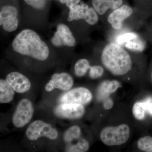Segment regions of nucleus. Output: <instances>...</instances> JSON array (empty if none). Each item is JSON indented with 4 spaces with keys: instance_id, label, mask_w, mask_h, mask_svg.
I'll return each mask as SVG.
<instances>
[{
    "instance_id": "1",
    "label": "nucleus",
    "mask_w": 152,
    "mask_h": 152,
    "mask_svg": "<svg viewBox=\"0 0 152 152\" xmlns=\"http://www.w3.org/2000/svg\"><path fill=\"white\" fill-rule=\"evenodd\" d=\"M12 45L14 51L38 61H45L50 55L47 44L37 33L30 29L20 32L14 38Z\"/></svg>"
},
{
    "instance_id": "2",
    "label": "nucleus",
    "mask_w": 152,
    "mask_h": 152,
    "mask_svg": "<svg viewBox=\"0 0 152 152\" xmlns=\"http://www.w3.org/2000/svg\"><path fill=\"white\" fill-rule=\"evenodd\" d=\"M102 61L106 69L117 76L127 73L132 65L129 54L115 43L109 44L105 47L102 53Z\"/></svg>"
},
{
    "instance_id": "3",
    "label": "nucleus",
    "mask_w": 152,
    "mask_h": 152,
    "mask_svg": "<svg viewBox=\"0 0 152 152\" xmlns=\"http://www.w3.org/2000/svg\"><path fill=\"white\" fill-rule=\"evenodd\" d=\"M130 133L129 126L124 124L115 127H107L101 132L100 139L107 145H120L127 141Z\"/></svg>"
},
{
    "instance_id": "4",
    "label": "nucleus",
    "mask_w": 152,
    "mask_h": 152,
    "mask_svg": "<svg viewBox=\"0 0 152 152\" xmlns=\"http://www.w3.org/2000/svg\"><path fill=\"white\" fill-rule=\"evenodd\" d=\"M26 135L31 141H36L42 137L55 140L58 137V133L50 124L41 120H37L31 123L27 128Z\"/></svg>"
},
{
    "instance_id": "5",
    "label": "nucleus",
    "mask_w": 152,
    "mask_h": 152,
    "mask_svg": "<svg viewBox=\"0 0 152 152\" xmlns=\"http://www.w3.org/2000/svg\"><path fill=\"white\" fill-rule=\"evenodd\" d=\"M34 112L33 104L29 100L26 99L21 100L13 115L12 121L14 126L20 128L27 124L31 120Z\"/></svg>"
},
{
    "instance_id": "6",
    "label": "nucleus",
    "mask_w": 152,
    "mask_h": 152,
    "mask_svg": "<svg viewBox=\"0 0 152 152\" xmlns=\"http://www.w3.org/2000/svg\"><path fill=\"white\" fill-rule=\"evenodd\" d=\"M18 11L15 7L5 5L1 8L0 11V26L8 32H12L19 26Z\"/></svg>"
},
{
    "instance_id": "7",
    "label": "nucleus",
    "mask_w": 152,
    "mask_h": 152,
    "mask_svg": "<svg viewBox=\"0 0 152 152\" xmlns=\"http://www.w3.org/2000/svg\"><path fill=\"white\" fill-rule=\"evenodd\" d=\"M92 99V95L89 90L83 87L75 88L62 95L60 97L61 103H76L86 104Z\"/></svg>"
},
{
    "instance_id": "8",
    "label": "nucleus",
    "mask_w": 152,
    "mask_h": 152,
    "mask_svg": "<svg viewBox=\"0 0 152 152\" xmlns=\"http://www.w3.org/2000/svg\"><path fill=\"white\" fill-rule=\"evenodd\" d=\"M52 43L56 47H73L76 41L70 29L67 25L60 23L51 39Z\"/></svg>"
},
{
    "instance_id": "9",
    "label": "nucleus",
    "mask_w": 152,
    "mask_h": 152,
    "mask_svg": "<svg viewBox=\"0 0 152 152\" xmlns=\"http://www.w3.org/2000/svg\"><path fill=\"white\" fill-rule=\"evenodd\" d=\"M57 116L64 118L75 119L83 116L85 108L83 104L76 103H61L55 110Z\"/></svg>"
},
{
    "instance_id": "10",
    "label": "nucleus",
    "mask_w": 152,
    "mask_h": 152,
    "mask_svg": "<svg viewBox=\"0 0 152 152\" xmlns=\"http://www.w3.org/2000/svg\"><path fill=\"white\" fill-rule=\"evenodd\" d=\"M73 84V79L69 74L65 72L56 73L53 75L50 80L46 85L45 89L48 92L56 88L65 91L70 90Z\"/></svg>"
},
{
    "instance_id": "11",
    "label": "nucleus",
    "mask_w": 152,
    "mask_h": 152,
    "mask_svg": "<svg viewBox=\"0 0 152 152\" xmlns=\"http://www.w3.org/2000/svg\"><path fill=\"white\" fill-rule=\"evenodd\" d=\"M6 80L14 91L19 94L27 92L31 86L29 80L19 72L10 73L6 77Z\"/></svg>"
},
{
    "instance_id": "12",
    "label": "nucleus",
    "mask_w": 152,
    "mask_h": 152,
    "mask_svg": "<svg viewBox=\"0 0 152 152\" xmlns=\"http://www.w3.org/2000/svg\"><path fill=\"white\" fill-rule=\"evenodd\" d=\"M133 9L127 5H122L111 13L108 18V21L112 27L119 30L122 27L123 22L132 14Z\"/></svg>"
},
{
    "instance_id": "13",
    "label": "nucleus",
    "mask_w": 152,
    "mask_h": 152,
    "mask_svg": "<svg viewBox=\"0 0 152 152\" xmlns=\"http://www.w3.org/2000/svg\"><path fill=\"white\" fill-rule=\"evenodd\" d=\"M93 7L98 14L103 15L109 9L115 10L122 5L123 0H91Z\"/></svg>"
},
{
    "instance_id": "14",
    "label": "nucleus",
    "mask_w": 152,
    "mask_h": 152,
    "mask_svg": "<svg viewBox=\"0 0 152 152\" xmlns=\"http://www.w3.org/2000/svg\"><path fill=\"white\" fill-rule=\"evenodd\" d=\"M15 91L6 80H0V103H9L13 100Z\"/></svg>"
},
{
    "instance_id": "15",
    "label": "nucleus",
    "mask_w": 152,
    "mask_h": 152,
    "mask_svg": "<svg viewBox=\"0 0 152 152\" xmlns=\"http://www.w3.org/2000/svg\"><path fill=\"white\" fill-rule=\"evenodd\" d=\"M89 7L85 4H78L69 9L68 14V20L72 22L74 20H85L86 16Z\"/></svg>"
},
{
    "instance_id": "16",
    "label": "nucleus",
    "mask_w": 152,
    "mask_h": 152,
    "mask_svg": "<svg viewBox=\"0 0 152 152\" xmlns=\"http://www.w3.org/2000/svg\"><path fill=\"white\" fill-rule=\"evenodd\" d=\"M124 45L132 50L142 52L145 48V44L138 36H136L125 43Z\"/></svg>"
},
{
    "instance_id": "17",
    "label": "nucleus",
    "mask_w": 152,
    "mask_h": 152,
    "mask_svg": "<svg viewBox=\"0 0 152 152\" xmlns=\"http://www.w3.org/2000/svg\"><path fill=\"white\" fill-rule=\"evenodd\" d=\"M89 148V144L86 140L84 139H79L75 144L69 145L66 148L67 152H86Z\"/></svg>"
},
{
    "instance_id": "18",
    "label": "nucleus",
    "mask_w": 152,
    "mask_h": 152,
    "mask_svg": "<svg viewBox=\"0 0 152 152\" xmlns=\"http://www.w3.org/2000/svg\"><path fill=\"white\" fill-rule=\"evenodd\" d=\"M89 62L86 59L82 58L77 61L75 66V73L77 77H83L89 69Z\"/></svg>"
},
{
    "instance_id": "19",
    "label": "nucleus",
    "mask_w": 152,
    "mask_h": 152,
    "mask_svg": "<svg viewBox=\"0 0 152 152\" xmlns=\"http://www.w3.org/2000/svg\"><path fill=\"white\" fill-rule=\"evenodd\" d=\"M81 134L80 129L77 126H73L66 131L64 134V140L67 143H71L80 138Z\"/></svg>"
},
{
    "instance_id": "20",
    "label": "nucleus",
    "mask_w": 152,
    "mask_h": 152,
    "mask_svg": "<svg viewBox=\"0 0 152 152\" xmlns=\"http://www.w3.org/2000/svg\"><path fill=\"white\" fill-rule=\"evenodd\" d=\"M137 146L143 151L152 152V137L145 136L141 138L137 142Z\"/></svg>"
},
{
    "instance_id": "21",
    "label": "nucleus",
    "mask_w": 152,
    "mask_h": 152,
    "mask_svg": "<svg viewBox=\"0 0 152 152\" xmlns=\"http://www.w3.org/2000/svg\"><path fill=\"white\" fill-rule=\"evenodd\" d=\"M132 112L134 118L141 121L145 118L146 112L142 102H137L133 106Z\"/></svg>"
},
{
    "instance_id": "22",
    "label": "nucleus",
    "mask_w": 152,
    "mask_h": 152,
    "mask_svg": "<svg viewBox=\"0 0 152 152\" xmlns=\"http://www.w3.org/2000/svg\"><path fill=\"white\" fill-rule=\"evenodd\" d=\"M98 13L93 7H89L84 20L90 25L96 24L98 21Z\"/></svg>"
},
{
    "instance_id": "23",
    "label": "nucleus",
    "mask_w": 152,
    "mask_h": 152,
    "mask_svg": "<svg viewBox=\"0 0 152 152\" xmlns=\"http://www.w3.org/2000/svg\"><path fill=\"white\" fill-rule=\"evenodd\" d=\"M108 81H106L102 83L98 90L97 97L100 100L104 101L107 98L109 97L110 94L108 92L107 87Z\"/></svg>"
},
{
    "instance_id": "24",
    "label": "nucleus",
    "mask_w": 152,
    "mask_h": 152,
    "mask_svg": "<svg viewBox=\"0 0 152 152\" xmlns=\"http://www.w3.org/2000/svg\"><path fill=\"white\" fill-rule=\"evenodd\" d=\"M89 75L91 79H95L100 77L103 75V68L99 66H94L90 68Z\"/></svg>"
},
{
    "instance_id": "25",
    "label": "nucleus",
    "mask_w": 152,
    "mask_h": 152,
    "mask_svg": "<svg viewBox=\"0 0 152 152\" xmlns=\"http://www.w3.org/2000/svg\"><path fill=\"white\" fill-rule=\"evenodd\" d=\"M26 4L37 10H42L45 8L46 0H24Z\"/></svg>"
},
{
    "instance_id": "26",
    "label": "nucleus",
    "mask_w": 152,
    "mask_h": 152,
    "mask_svg": "<svg viewBox=\"0 0 152 152\" xmlns=\"http://www.w3.org/2000/svg\"><path fill=\"white\" fill-rule=\"evenodd\" d=\"M142 102L146 112L152 117V97H149L147 98L145 100Z\"/></svg>"
},
{
    "instance_id": "27",
    "label": "nucleus",
    "mask_w": 152,
    "mask_h": 152,
    "mask_svg": "<svg viewBox=\"0 0 152 152\" xmlns=\"http://www.w3.org/2000/svg\"><path fill=\"white\" fill-rule=\"evenodd\" d=\"M120 86V83L116 80H113L112 81H109L108 83L107 89L108 92L110 94L115 92Z\"/></svg>"
},
{
    "instance_id": "28",
    "label": "nucleus",
    "mask_w": 152,
    "mask_h": 152,
    "mask_svg": "<svg viewBox=\"0 0 152 152\" xmlns=\"http://www.w3.org/2000/svg\"><path fill=\"white\" fill-rule=\"evenodd\" d=\"M81 0H60L61 4H65L66 6L70 9L79 4Z\"/></svg>"
},
{
    "instance_id": "29",
    "label": "nucleus",
    "mask_w": 152,
    "mask_h": 152,
    "mask_svg": "<svg viewBox=\"0 0 152 152\" xmlns=\"http://www.w3.org/2000/svg\"><path fill=\"white\" fill-rule=\"evenodd\" d=\"M103 106L104 108L106 110H110L113 106V102L111 99L107 98L104 100Z\"/></svg>"
},
{
    "instance_id": "30",
    "label": "nucleus",
    "mask_w": 152,
    "mask_h": 152,
    "mask_svg": "<svg viewBox=\"0 0 152 152\" xmlns=\"http://www.w3.org/2000/svg\"></svg>"
}]
</instances>
